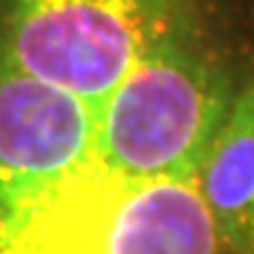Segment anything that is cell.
Returning <instances> with one entry per match:
<instances>
[{"label":"cell","instance_id":"obj_3","mask_svg":"<svg viewBox=\"0 0 254 254\" xmlns=\"http://www.w3.org/2000/svg\"><path fill=\"white\" fill-rule=\"evenodd\" d=\"M193 14V0H0V62L99 109L129 66Z\"/></svg>","mask_w":254,"mask_h":254},{"label":"cell","instance_id":"obj_4","mask_svg":"<svg viewBox=\"0 0 254 254\" xmlns=\"http://www.w3.org/2000/svg\"><path fill=\"white\" fill-rule=\"evenodd\" d=\"M97 120L92 101L0 62V193L12 202L87 165Z\"/></svg>","mask_w":254,"mask_h":254},{"label":"cell","instance_id":"obj_2","mask_svg":"<svg viewBox=\"0 0 254 254\" xmlns=\"http://www.w3.org/2000/svg\"><path fill=\"white\" fill-rule=\"evenodd\" d=\"M0 254H236L193 179H129L94 158L9 202Z\"/></svg>","mask_w":254,"mask_h":254},{"label":"cell","instance_id":"obj_1","mask_svg":"<svg viewBox=\"0 0 254 254\" xmlns=\"http://www.w3.org/2000/svg\"><path fill=\"white\" fill-rule=\"evenodd\" d=\"M238 82L193 14L148 47L101 101L94 160L129 179H193Z\"/></svg>","mask_w":254,"mask_h":254},{"label":"cell","instance_id":"obj_6","mask_svg":"<svg viewBox=\"0 0 254 254\" xmlns=\"http://www.w3.org/2000/svg\"><path fill=\"white\" fill-rule=\"evenodd\" d=\"M7 217H9V200L0 193V236H2V231H5Z\"/></svg>","mask_w":254,"mask_h":254},{"label":"cell","instance_id":"obj_5","mask_svg":"<svg viewBox=\"0 0 254 254\" xmlns=\"http://www.w3.org/2000/svg\"><path fill=\"white\" fill-rule=\"evenodd\" d=\"M236 254H254V75L238 82L217 139L193 177Z\"/></svg>","mask_w":254,"mask_h":254}]
</instances>
